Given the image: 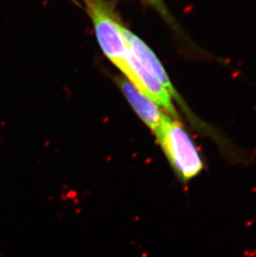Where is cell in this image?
Wrapping results in <instances>:
<instances>
[{
	"instance_id": "cell-1",
	"label": "cell",
	"mask_w": 256,
	"mask_h": 257,
	"mask_svg": "<svg viewBox=\"0 0 256 257\" xmlns=\"http://www.w3.org/2000/svg\"><path fill=\"white\" fill-rule=\"evenodd\" d=\"M170 166L184 184L198 177L205 169V163L196 143L178 119L164 112L154 133Z\"/></svg>"
},
{
	"instance_id": "cell-2",
	"label": "cell",
	"mask_w": 256,
	"mask_h": 257,
	"mask_svg": "<svg viewBox=\"0 0 256 257\" xmlns=\"http://www.w3.org/2000/svg\"><path fill=\"white\" fill-rule=\"evenodd\" d=\"M84 2L103 54L128 80L132 74L127 61L128 47L113 5L107 0H84Z\"/></svg>"
},
{
	"instance_id": "cell-3",
	"label": "cell",
	"mask_w": 256,
	"mask_h": 257,
	"mask_svg": "<svg viewBox=\"0 0 256 257\" xmlns=\"http://www.w3.org/2000/svg\"><path fill=\"white\" fill-rule=\"evenodd\" d=\"M121 29L127 47L134 54V56L138 58V60L149 73H152L155 78H157L165 86L172 97H174L177 101L181 102L179 95L172 86L167 72L165 71L163 66L154 52L140 38H138L125 26L121 25Z\"/></svg>"
},
{
	"instance_id": "cell-4",
	"label": "cell",
	"mask_w": 256,
	"mask_h": 257,
	"mask_svg": "<svg viewBox=\"0 0 256 257\" xmlns=\"http://www.w3.org/2000/svg\"><path fill=\"white\" fill-rule=\"evenodd\" d=\"M117 83L136 113L155 133L161 124L164 112L154 102L141 93L126 78H119Z\"/></svg>"
},
{
	"instance_id": "cell-5",
	"label": "cell",
	"mask_w": 256,
	"mask_h": 257,
	"mask_svg": "<svg viewBox=\"0 0 256 257\" xmlns=\"http://www.w3.org/2000/svg\"><path fill=\"white\" fill-rule=\"evenodd\" d=\"M144 1L153 5V7L156 8L157 10H159L160 12L162 14H167V10H166L162 0H144Z\"/></svg>"
}]
</instances>
